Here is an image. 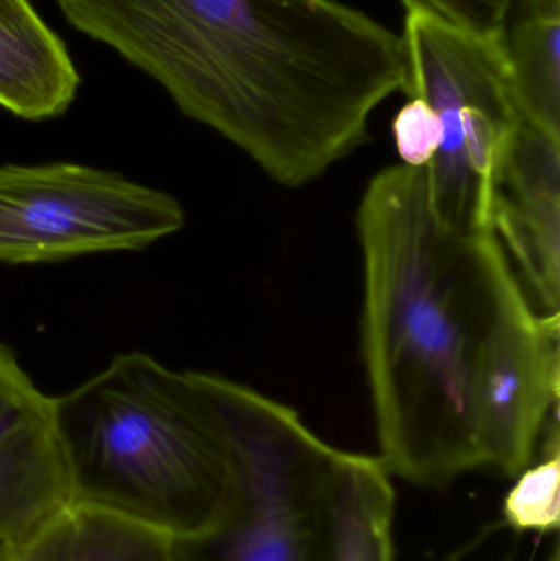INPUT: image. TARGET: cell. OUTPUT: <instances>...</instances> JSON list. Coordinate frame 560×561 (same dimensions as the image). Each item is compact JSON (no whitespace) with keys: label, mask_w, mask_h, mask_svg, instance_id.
Wrapping results in <instances>:
<instances>
[{"label":"cell","mask_w":560,"mask_h":561,"mask_svg":"<svg viewBox=\"0 0 560 561\" xmlns=\"http://www.w3.org/2000/svg\"><path fill=\"white\" fill-rule=\"evenodd\" d=\"M560 317L538 312L513 270L477 365L476 414L483 468L516 478L532 465L559 409Z\"/></svg>","instance_id":"cell-7"},{"label":"cell","mask_w":560,"mask_h":561,"mask_svg":"<svg viewBox=\"0 0 560 561\" xmlns=\"http://www.w3.org/2000/svg\"><path fill=\"white\" fill-rule=\"evenodd\" d=\"M53 398L43 394L15 355L0 343V440L36 422L52 419Z\"/></svg>","instance_id":"cell-15"},{"label":"cell","mask_w":560,"mask_h":561,"mask_svg":"<svg viewBox=\"0 0 560 561\" xmlns=\"http://www.w3.org/2000/svg\"><path fill=\"white\" fill-rule=\"evenodd\" d=\"M81 76L30 0H0V107L23 121L65 114Z\"/></svg>","instance_id":"cell-9"},{"label":"cell","mask_w":560,"mask_h":561,"mask_svg":"<svg viewBox=\"0 0 560 561\" xmlns=\"http://www.w3.org/2000/svg\"><path fill=\"white\" fill-rule=\"evenodd\" d=\"M171 194L75 163L0 167V263L137 252L183 229Z\"/></svg>","instance_id":"cell-6"},{"label":"cell","mask_w":560,"mask_h":561,"mask_svg":"<svg viewBox=\"0 0 560 561\" xmlns=\"http://www.w3.org/2000/svg\"><path fill=\"white\" fill-rule=\"evenodd\" d=\"M0 561H12V552H10V547L0 546Z\"/></svg>","instance_id":"cell-18"},{"label":"cell","mask_w":560,"mask_h":561,"mask_svg":"<svg viewBox=\"0 0 560 561\" xmlns=\"http://www.w3.org/2000/svg\"><path fill=\"white\" fill-rule=\"evenodd\" d=\"M492 230L541 313L560 317V138L519 122L500 163Z\"/></svg>","instance_id":"cell-8"},{"label":"cell","mask_w":560,"mask_h":561,"mask_svg":"<svg viewBox=\"0 0 560 561\" xmlns=\"http://www.w3.org/2000/svg\"><path fill=\"white\" fill-rule=\"evenodd\" d=\"M542 460L518 474L503 506L506 523L519 533H558L560 526L559 409L542 432Z\"/></svg>","instance_id":"cell-14"},{"label":"cell","mask_w":560,"mask_h":561,"mask_svg":"<svg viewBox=\"0 0 560 561\" xmlns=\"http://www.w3.org/2000/svg\"><path fill=\"white\" fill-rule=\"evenodd\" d=\"M236 463V496L209 533L173 540L176 561H322L339 448L295 409L219 375L196 373Z\"/></svg>","instance_id":"cell-4"},{"label":"cell","mask_w":560,"mask_h":561,"mask_svg":"<svg viewBox=\"0 0 560 561\" xmlns=\"http://www.w3.org/2000/svg\"><path fill=\"white\" fill-rule=\"evenodd\" d=\"M500 43L523 121L560 138V0H516Z\"/></svg>","instance_id":"cell-13"},{"label":"cell","mask_w":560,"mask_h":561,"mask_svg":"<svg viewBox=\"0 0 560 561\" xmlns=\"http://www.w3.org/2000/svg\"><path fill=\"white\" fill-rule=\"evenodd\" d=\"M410 101L395 115L393 137L401 164L426 168L443 145V125L436 111L423 98Z\"/></svg>","instance_id":"cell-16"},{"label":"cell","mask_w":560,"mask_h":561,"mask_svg":"<svg viewBox=\"0 0 560 561\" xmlns=\"http://www.w3.org/2000/svg\"><path fill=\"white\" fill-rule=\"evenodd\" d=\"M357 233L378 458L414 486H449L483 468L477 365L508 256L493 230L446 226L431 206L426 171L407 164L372 178Z\"/></svg>","instance_id":"cell-2"},{"label":"cell","mask_w":560,"mask_h":561,"mask_svg":"<svg viewBox=\"0 0 560 561\" xmlns=\"http://www.w3.org/2000/svg\"><path fill=\"white\" fill-rule=\"evenodd\" d=\"M408 98H423L443 125L426 171L431 206L457 230H492L500 163L523 121L499 36L479 35L411 10L403 35Z\"/></svg>","instance_id":"cell-5"},{"label":"cell","mask_w":560,"mask_h":561,"mask_svg":"<svg viewBox=\"0 0 560 561\" xmlns=\"http://www.w3.org/2000/svg\"><path fill=\"white\" fill-rule=\"evenodd\" d=\"M407 12L427 13L479 35L499 36L516 0H400Z\"/></svg>","instance_id":"cell-17"},{"label":"cell","mask_w":560,"mask_h":561,"mask_svg":"<svg viewBox=\"0 0 560 561\" xmlns=\"http://www.w3.org/2000/svg\"><path fill=\"white\" fill-rule=\"evenodd\" d=\"M52 422L68 461L72 504L173 540L209 533L232 506V450L194 371L124 353L53 398Z\"/></svg>","instance_id":"cell-3"},{"label":"cell","mask_w":560,"mask_h":561,"mask_svg":"<svg viewBox=\"0 0 560 561\" xmlns=\"http://www.w3.org/2000/svg\"><path fill=\"white\" fill-rule=\"evenodd\" d=\"M10 552L12 561H176L171 537L82 504L66 507Z\"/></svg>","instance_id":"cell-12"},{"label":"cell","mask_w":560,"mask_h":561,"mask_svg":"<svg viewBox=\"0 0 560 561\" xmlns=\"http://www.w3.org/2000/svg\"><path fill=\"white\" fill-rule=\"evenodd\" d=\"M78 23L286 187L362 147L407 82L401 35L339 0H79Z\"/></svg>","instance_id":"cell-1"},{"label":"cell","mask_w":560,"mask_h":561,"mask_svg":"<svg viewBox=\"0 0 560 561\" xmlns=\"http://www.w3.org/2000/svg\"><path fill=\"white\" fill-rule=\"evenodd\" d=\"M378 457L341 450L331 491L322 561H395V490Z\"/></svg>","instance_id":"cell-11"},{"label":"cell","mask_w":560,"mask_h":561,"mask_svg":"<svg viewBox=\"0 0 560 561\" xmlns=\"http://www.w3.org/2000/svg\"><path fill=\"white\" fill-rule=\"evenodd\" d=\"M71 504L68 461L52 419L0 440V546H19Z\"/></svg>","instance_id":"cell-10"}]
</instances>
